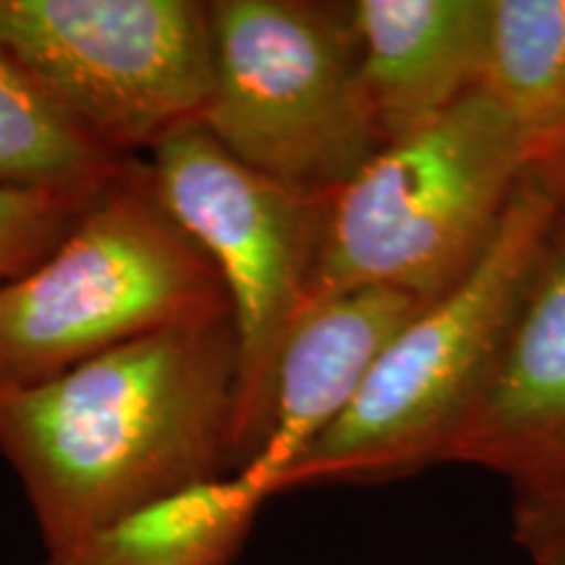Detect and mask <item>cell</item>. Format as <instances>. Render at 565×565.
I'll list each match as a JSON object with an SVG mask.
<instances>
[{
  "instance_id": "obj_1",
  "label": "cell",
  "mask_w": 565,
  "mask_h": 565,
  "mask_svg": "<svg viewBox=\"0 0 565 565\" xmlns=\"http://www.w3.org/2000/svg\"><path fill=\"white\" fill-rule=\"evenodd\" d=\"M231 320L124 343L26 387L0 385V454L53 550L236 475Z\"/></svg>"
},
{
  "instance_id": "obj_2",
  "label": "cell",
  "mask_w": 565,
  "mask_h": 565,
  "mask_svg": "<svg viewBox=\"0 0 565 565\" xmlns=\"http://www.w3.org/2000/svg\"><path fill=\"white\" fill-rule=\"evenodd\" d=\"M561 204L526 173L479 263L393 335L353 404L282 471L275 494L385 484L443 463L503 349Z\"/></svg>"
},
{
  "instance_id": "obj_3",
  "label": "cell",
  "mask_w": 565,
  "mask_h": 565,
  "mask_svg": "<svg viewBox=\"0 0 565 565\" xmlns=\"http://www.w3.org/2000/svg\"><path fill=\"white\" fill-rule=\"evenodd\" d=\"M526 173V141L484 89L383 145L330 196L307 309L359 288L437 299L479 263Z\"/></svg>"
},
{
  "instance_id": "obj_4",
  "label": "cell",
  "mask_w": 565,
  "mask_h": 565,
  "mask_svg": "<svg viewBox=\"0 0 565 565\" xmlns=\"http://www.w3.org/2000/svg\"><path fill=\"white\" fill-rule=\"evenodd\" d=\"M233 322L221 273L131 158L51 257L0 288V385L58 377L92 356L192 324Z\"/></svg>"
},
{
  "instance_id": "obj_5",
  "label": "cell",
  "mask_w": 565,
  "mask_h": 565,
  "mask_svg": "<svg viewBox=\"0 0 565 565\" xmlns=\"http://www.w3.org/2000/svg\"><path fill=\"white\" fill-rule=\"evenodd\" d=\"M200 124L252 171L333 196L380 150L359 79L353 3L212 0Z\"/></svg>"
},
{
  "instance_id": "obj_6",
  "label": "cell",
  "mask_w": 565,
  "mask_h": 565,
  "mask_svg": "<svg viewBox=\"0 0 565 565\" xmlns=\"http://www.w3.org/2000/svg\"><path fill=\"white\" fill-rule=\"evenodd\" d=\"M154 189L207 252L228 294L238 343L233 466L263 448L282 345L307 309L330 196L252 171L202 124L168 134L147 154Z\"/></svg>"
},
{
  "instance_id": "obj_7",
  "label": "cell",
  "mask_w": 565,
  "mask_h": 565,
  "mask_svg": "<svg viewBox=\"0 0 565 565\" xmlns=\"http://www.w3.org/2000/svg\"><path fill=\"white\" fill-rule=\"evenodd\" d=\"M0 51L121 158L200 124L212 92L200 0H0Z\"/></svg>"
},
{
  "instance_id": "obj_8",
  "label": "cell",
  "mask_w": 565,
  "mask_h": 565,
  "mask_svg": "<svg viewBox=\"0 0 565 565\" xmlns=\"http://www.w3.org/2000/svg\"><path fill=\"white\" fill-rule=\"evenodd\" d=\"M443 463L492 471L515 498L565 490V204L536 252L519 309Z\"/></svg>"
},
{
  "instance_id": "obj_9",
  "label": "cell",
  "mask_w": 565,
  "mask_h": 565,
  "mask_svg": "<svg viewBox=\"0 0 565 565\" xmlns=\"http://www.w3.org/2000/svg\"><path fill=\"white\" fill-rule=\"evenodd\" d=\"M424 303L393 288H359L309 307L282 345L263 448L238 475L275 498L282 471L341 419L385 345Z\"/></svg>"
},
{
  "instance_id": "obj_10",
  "label": "cell",
  "mask_w": 565,
  "mask_h": 565,
  "mask_svg": "<svg viewBox=\"0 0 565 565\" xmlns=\"http://www.w3.org/2000/svg\"><path fill=\"white\" fill-rule=\"evenodd\" d=\"M359 79L380 145L482 87L490 0H356Z\"/></svg>"
},
{
  "instance_id": "obj_11",
  "label": "cell",
  "mask_w": 565,
  "mask_h": 565,
  "mask_svg": "<svg viewBox=\"0 0 565 565\" xmlns=\"http://www.w3.org/2000/svg\"><path fill=\"white\" fill-rule=\"evenodd\" d=\"M267 500L231 475L45 550L38 565H233Z\"/></svg>"
},
{
  "instance_id": "obj_12",
  "label": "cell",
  "mask_w": 565,
  "mask_h": 565,
  "mask_svg": "<svg viewBox=\"0 0 565 565\" xmlns=\"http://www.w3.org/2000/svg\"><path fill=\"white\" fill-rule=\"evenodd\" d=\"M479 89L519 126L529 171L565 145V0H490Z\"/></svg>"
},
{
  "instance_id": "obj_13",
  "label": "cell",
  "mask_w": 565,
  "mask_h": 565,
  "mask_svg": "<svg viewBox=\"0 0 565 565\" xmlns=\"http://www.w3.org/2000/svg\"><path fill=\"white\" fill-rule=\"evenodd\" d=\"M129 160L89 137L0 51V186H105Z\"/></svg>"
},
{
  "instance_id": "obj_14",
  "label": "cell",
  "mask_w": 565,
  "mask_h": 565,
  "mask_svg": "<svg viewBox=\"0 0 565 565\" xmlns=\"http://www.w3.org/2000/svg\"><path fill=\"white\" fill-rule=\"evenodd\" d=\"M105 186H0V288L51 257Z\"/></svg>"
},
{
  "instance_id": "obj_15",
  "label": "cell",
  "mask_w": 565,
  "mask_h": 565,
  "mask_svg": "<svg viewBox=\"0 0 565 565\" xmlns=\"http://www.w3.org/2000/svg\"><path fill=\"white\" fill-rule=\"evenodd\" d=\"M513 540L524 550L565 542V490L515 498Z\"/></svg>"
},
{
  "instance_id": "obj_16",
  "label": "cell",
  "mask_w": 565,
  "mask_h": 565,
  "mask_svg": "<svg viewBox=\"0 0 565 565\" xmlns=\"http://www.w3.org/2000/svg\"><path fill=\"white\" fill-rule=\"evenodd\" d=\"M532 173L540 175V179L553 189L557 200L565 204V145L557 147V150L553 154H547L542 162H536Z\"/></svg>"
},
{
  "instance_id": "obj_17",
  "label": "cell",
  "mask_w": 565,
  "mask_h": 565,
  "mask_svg": "<svg viewBox=\"0 0 565 565\" xmlns=\"http://www.w3.org/2000/svg\"><path fill=\"white\" fill-rule=\"evenodd\" d=\"M534 565H565V542H550V545H540L526 550Z\"/></svg>"
}]
</instances>
